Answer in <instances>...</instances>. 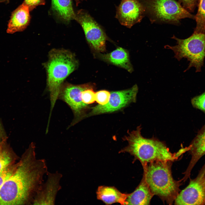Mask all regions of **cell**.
Here are the masks:
<instances>
[{
    "mask_svg": "<svg viewBox=\"0 0 205 205\" xmlns=\"http://www.w3.org/2000/svg\"><path fill=\"white\" fill-rule=\"evenodd\" d=\"M153 196L143 177L134 191L128 194L125 205H149Z\"/></svg>",
    "mask_w": 205,
    "mask_h": 205,
    "instance_id": "5bb4252c",
    "label": "cell"
},
{
    "mask_svg": "<svg viewBox=\"0 0 205 205\" xmlns=\"http://www.w3.org/2000/svg\"><path fill=\"white\" fill-rule=\"evenodd\" d=\"M19 161L12 163L0 171V187L16 170Z\"/></svg>",
    "mask_w": 205,
    "mask_h": 205,
    "instance_id": "44dd1931",
    "label": "cell"
},
{
    "mask_svg": "<svg viewBox=\"0 0 205 205\" xmlns=\"http://www.w3.org/2000/svg\"><path fill=\"white\" fill-rule=\"evenodd\" d=\"M141 126L126 136L124 139L128 145L120 153L127 152L134 156V159L139 160L144 166L156 161H173L179 155V153H173L163 142L152 137L147 138L141 134Z\"/></svg>",
    "mask_w": 205,
    "mask_h": 205,
    "instance_id": "7a4b0ae2",
    "label": "cell"
},
{
    "mask_svg": "<svg viewBox=\"0 0 205 205\" xmlns=\"http://www.w3.org/2000/svg\"><path fill=\"white\" fill-rule=\"evenodd\" d=\"M30 11L28 7L23 3L14 10L8 22L7 32L13 34L25 29L30 22Z\"/></svg>",
    "mask_w": 205,
    "mask_h": 205,
    "instance_id": "4fadbf2b",
    "label": "cell"
},
{
    "mask_svg": "<svg viewBox=\"0 0 205 205\" xmlns=\"http://www.w3.org/2000/svg\"><path fill=\"white\" fill-rule=\"evenodd\" d=\"M32 142L15 172L0 187V205H32L48 171L46 160L36 157Z\"/></svg>",
    "mask_w": 205,
    "mask_h": 205,
    "instance_id": "6da1fadb",
    "label": "cell"
},
{
    "mask_svg": "<svg viewBox=\"0 0 205 205\" xmlns=\"http://www.w3.org/2000/svg\"><path fill=\"white\" fill-rule=\"evenodd\" d=\"M97 198L106 204L118 203L125 205L128 194L123 193L114 186H101L96 192Z\"/></svg>",
    "mask_w": 205,
    "mask_h": 205,
    "instance_id": "9a60e30c",
    "label": "cell"
},
{
    "mask_svg": "<svg viewBox=\"0 0 205 205\" xmlns=\"http://www.w3.org/2000/svg\"><path fill=\"white\" fill-rule=\"evenodd\" d=\"M93 84L87 83L76 85L68 83H63L58 99L65 102L72 110L74 119L68 128L74 125L84 116V113L89 105L82 101V92L89 89H94Z\"/></svg>",
    "mask_w": 205,
    "mask_h": 205,
    "instance_id": "52a82bcc",
    "label": "cell"
},
{
    "mask_svg": "<svg viewBox=\"0 0 205 205\" xmlns=\"http://www.w3.org/2000/svg\"><path fill=\"white\" fill-rule=\"evenodd\" d=\"M101 57L105 61L124 68L130 73L134 70L128 51L122 48H118L109 53L101 54Z\"/></svg>",
    "mask_w": 205,
    "mask_h": 205,
    "instance_id": "2e32d148",
    "label": "cell"
},
{
    "mask_svg": "<svg viewBox=\"0 0 205 205\" xmlns=\"http://www.w3.org/2000/svg\"><path fill=\"white\" fill-rule=\"evenodd\" d=\"M6 138L2 126L0 122V141Z\"/></svg>",
    "mask_w": 205,
    "mask_h": 205,
    "instance_id": "4316f807",
    "label": "cell"
},
{
    "mask_svg": "<svg viewBox=\"0 0 205 205\" xmlns=\"http://www.w3.org/2000/svg\"><path fill=\"white\" fill-rule=\"evenodd\" d=\"M152 23L162 22L173 24L179 23L180 20L193 16L175 0H140Z\"/></svg>",
    "mask_w": 205,
    "mask_h": 205,
    "instance_id": "8992f818",
    "label": "cell"
},
{
    "mask_svg": "<svg viewBox=\"0 0 205 205\" xmlns=\"http://www.w3.org/2000/svg\"><path fill=\"white\" fill-rule=\"evenodd\" d=\"M93 89H89L82 92V101L84 103L89 105L94 103L95 101V93Z\"/></svg>",
    "mask_w": 205,
    "mask_h": 205,
    "instance_id": "7402d4cb",
    "label": "cell"
},
{
    "mask_svg": "<svg viewBox=\"0 0 205 205\" xmlns=\"http://www.w3.org/2000/svg\"><path fill=\"white\" fill-rule=\"evenodd\" d=\"M196 25L194 32L205 34V0H200L195 17Z\"/></svg>",
    "mask_w": 205,
    "mask_h": 205,
    "instance_id": "d6986e66",
    "label": "cell"
},
{
    "mask_svg": "<svg viewBox=\"0 0 205 205\" xmlns=\"http://www.w3.org/2000/svg\"><path fill=\"white\" fill-rule=\"evenodd\" d=\"M191 103L194 107L205 113V92L192 99Z\"/></svg>",
    "mask_w": 205,
    "mask_h": 205,
    "instance_id": "cb8c5ba5",
    "label": "cell"
},
{
    "mask_svg": "<svg viewBox=\"0 0 205 205\" xmlns=\"http://www.w3.org/2000/svg\"><path fill=\"white\" fill-rule=\"evenodd\" d=\"M0 1H1V0H0Z\"/></svg>",
    "mask_w": 205,
    "mask_h": 205,
    "instance_id": "f1b7e54d",
    "label": "cell"
},
{
    "mask_svg": "<svg viewBox=\"0 0 205 205\" xmlns=\"http://www.w3.org/2000/svg\"><path fill=\"white\" fill-rule=\"evenodd\" d=\"M76 14L75 20L81 26L90 45L98 51H105L107 37L101 26L85 10H79Z\"/></svg>",
    "mask_w": 205,
    "mask_h": 205,
    "instance_id": "ba28073f",
    "label": "cell"
},
{
    "mask_svg": "<svg viewBox=\"0 0 205 205\" xmlns=\"http://www.w3.org/2000/svg\"><path fill=\"white\" fill-rule=\"evenodd\" d=\"M185 9L192 11L193 10L197 0H179Z\"/></svg>",
    "mask_w": 205,
    "mask_h": 205,
    "instance_id": "484cf974",
    "label": "cell"
},
{
    "mask_svg": "<svg viewBox=\"0 0 205 205\" xmlns=\"http://www.w3.org/2000/svg\"><path fill=\"white\" fill-rule=\"evenodd\" d=\"M110 93L105 90H101L95 93V101L99 104L103 105L108 101Z\"/></svg>",
    "mask_w": 205,
    "mask_h": 205,
    "instance_id": "603a6c76",
    "label": "cell"
},
{
    "mask_svg": "<svg viewBox=\"0 0 205 205\" xmlns=\"http://www.w3.org/2000/svg\"><path fill=\"white\" fill-rule=\"evenodd\" d=\"M7 138L0 141V171L16 162L18 157L6 142Z\"/></svg>",
    "mask_w": 205,
    "mask_h": 205,
    "instance_id": "ac0fdd59",
    "label": "cell"
},
{
    "mask_svg": "<svg viewBox=\"0 0 205 205\" xmlns=\"http://www.w3.org/2000/svg\"></svg>",
    "mask_w": 205,
    "mask_h": 205,
    "instance_id": "4dcf8cb0",
    "label": "cell"
},
{
    "mask_svg": "<svg viewBox=\"0 0 205 205\" xmlns=\"http://www.w3.org/2000/svg\"><path fill=\"white\" fill-rule=\"evenodd\" d=\"M46 182L41 185L34 198L33 205H54L56 196L61 189L60 181L62 174L58 171H48Z\"/></svg>",
    "mask_w": 205,
    "mask_h": 205,
    "instance_id": "8fae6325",
    "label": "cell"
},
{
    "mask_svg": "<svg viewBox=\"0 0 205 205\" xmlns=\"http://www.w3.org/2000/svg\"><path fill=\"white\" fill-rule=\"evenodd\" d=\"M171 38L176 41L177 44L166 45L164 48L172 50L174 57L179 61L184 58L187 59L189 63L185 71L194 67L196 72L200 71L205 57V34L194 32L185 39H179L174 35Z\"/></svg>",
    "mask_w": 205,
    "mask_h": 205,
    "instance_id": "5b68a950",
    "label": "cell"
},
{
    "mask_svg": "<svg viewBox=\"0 0 205 205\" xmlns=\"http://www.w3.org/2000/svg\"><path fill=\"white\" fill-rule=\"evenodd\" d=\"M192 146L196 155L201 156L205 153V128L196 137Z\"/></svg>",
    "mask_w": 205,
    "mask_h": 205,
    "instance_id": "ffe728a7",
    "label": "cell"
},
{
    "mask_svg": "<svg viewBox=\"0 0 205 205\" xmlns=\"http://www.w3.org/2000/svg\"><path fill=\"white\" fill-rule=\"evenodd\" d=\"M171 162L156 161L143 166V177L151 192L169 204L175 201L179 191L178 183L172 176Z\"/></svg>",
    "mask_w": 205,
    "mask_h": 205,
    "instance_id": "277c9868",
    "label": "cell"
},
{
    "mask_svg": "<svg viewBox=\"0 0 205 205\" xmlns=\"http://www.w3.org/2000/svg\"><path fill=\"white\" fill-rule=\"evenodd\" d=\"M145 15V9L140 0H121L116 7L115 17L122 25L130 28L140 22Z\"/></svg>",
    "mask_w": 205,
    "mask_h": 205,
    "instance_id": "30bf717a",
    "label": "cell"
},
{
    "mask_svg": "<svg viewBox=\"0 0 205 205\" xmlns=\"http://www.w3.org/2000/svg\"><path fill=\"white\" fill-rule=\"evenodd\" d=\"M75 1V3H76V5L77 6H78L79 4L81 2V1H82V0H74Z\"/></svg>",
    "mask_w": 205,
    "mask_h": 205,
    "instance_id": "83f0119b",
    "label": "cell"
},
{
    "mask_svg": "<svg viewBox=\"0 0 205 205\" xmlns=\"http://www.w3.org/2000/svg\"><path fill=\"white\" fill-rule=\"evenodd\" d=\"M138 90L137 85L135 84L128 89L111 92L108 101L106 104H99L92 107L91 111L86 116L112 112L136 102Z\"/></svg>",
    "mask_w": 205,
    "mask_h": 205,
    "instance_id": "9c48e42d",
    "label": "cell"
},
{
    "mask_svg": "<svg viewBox=\"0 0 205 205\" xmlns=\"http://www.w3.org/2000/svg\"><path fill=\"white\" fill-rule=\"evenodd\" d=\"M22 3L27 6L31 11L38 6L44 5L45 0H24Z\"/></svg>",
    "mask_w": 205,
    "mask_h": 205,
    "instance_id": "d4e9b609",
    "label": "cell"
},
{
    "mask_svg": "<svg viewBox=\"0 0 205 205\" xmlns=\"http://www.w3.org/2000/svg\"><path fill=\"white\" fill-rule=\"evenodd\" d=\"M78 63L74 56L64 49H54L49 53L45 64L47 73V87L49 92L50 111L48 121L59 94L65 79L77 68Z\"/></svg>",
    "mask_w": 205,
    "mask_h": 205,
    "instance_id": "3957f363",
    "label": "cell"
},
{
    "mask_svg": "<svg viewBox=\"0 0 205 205\" xmlns=\"http://www.w3.org/2000/svg\"></svg>",
    "mask_w": 205,
    "mask_h": 205,
    "instance_id": "f546056e",
    "label": "cell"
},
{
    "mask_svg": "<svg viewBox=\"0 0 205 205\" xmlns=\"http://www.w3.org/2000/svg\"><path fill=\"white\" fill-rule=\"evenodd\" d=\"M52 10L62 20L68 22L75 20L76 13L71 0H52Z\"/></svg>",
    "mask_w": 205,
    "mask_h": 205,
    "instance_id": "e0dca14e",
    "label": "cell"
},
{
    "mask_svg": "<svg viewBox=\"0 0 205 205\" xmlns=\"http://www.w3.org/2000/svg\"><path fill=\"white\" fill-rule=\"evenodd\" d=\"M205 195L203 188L198 182L192 181L178 194L175 200L177 205H200L204 202Z\"/></svg>",
    "mask_w": 205,
    "mask_h": 205,
    "instance_id": "7c38bea8",
    "label": "cell"
}]
</instances>
